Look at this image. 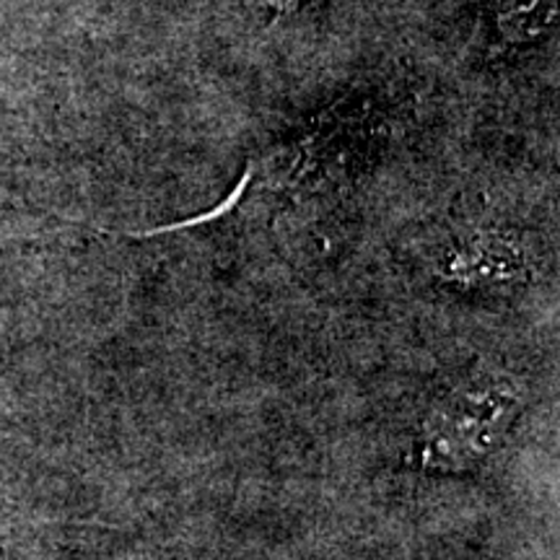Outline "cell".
<instances>
[{
	"instance_id": "1",
	"label": "cell",
	"mask_w": 560,
	"mask_h": 560,
	"mask_svg": "<svg viewBox=\"0 0 560 560\" xmlns=\"http://www.w3.org/2000/svg\"><path fill=\"white\" fill-rule=\"evenodd\" d=\"M522 392L501 382H472L444 392L423 423V465L467 472L501 446L514 425Z\"/></svg>"
},
{
	"instance_id": "2",
	"label": "cell",
	"mask_w": 560,
	"mask_h": 560,
	"mask_svg": "<svg viewBox=\"0 0 560 560\" xmlns=\"http://www.w3.org/2000/svg\"><path fill=\"white\" fill-rule=\"evenodd\" d=\"M556 0H499V30L506 42H527L548 32Z\"/></svg>"
},
{
	"instance_id": "3",
	"label": "cell",
	"mask_w": 560,
	"mask_h": 560,
	"mask_svg": "<svg viewBox=\"0 0 560 560\" xmlns=\"http://www.w3.org/2000/svg\"><path fill=\"white\" fill-rule=\"evenodd\" d=\"M262 3L272 9V13H278V16H285V13L296 11L304 0H262Z\"/></svg>"
}]
</instances>
